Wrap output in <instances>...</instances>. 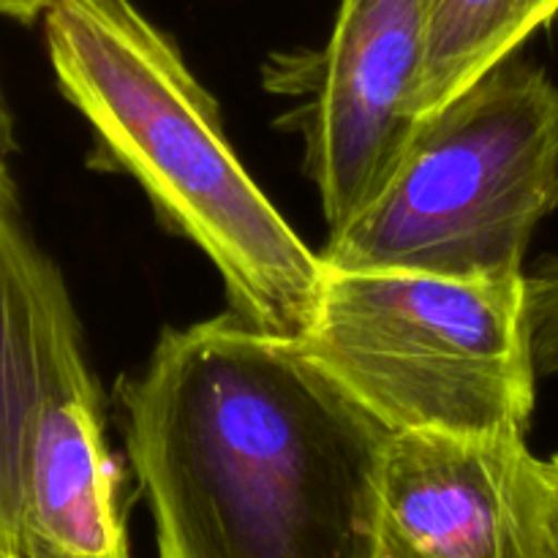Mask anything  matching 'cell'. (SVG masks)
<instances>
[{
	"label": "cell",
	"instance_id": "1",
	"mask_svg": "<svg viewBox=\"0 0 558 558\" xmlns=\"http://www.w3.org/2000/svg\"><path fill=\"white\" fill-rule=\"evenodd\" d=\"M158 558H376L390 434L294 338L232 311L114 387Z\"/></svg>",
	"mask_w": 558,
	"mask_h": 558
},
{
	"label": "cell",
	"instance_id": "2",
	"mask_svg": "<svg viewBox=\"0 0 558 558\" xmlns=\"http://www.w3.org/2000/svg\"><path fill=\"white\" fill-rule=\"evenodd\" d=\"M44 41L60 93L93 131L90 167L145 191L158 221L213 262L234 316L303 336L325 262L245 172L178 41L134 0H52Z\"/></svg>",
	"mask_w": 558,
	"mask_h": 558
},
{
	"label": "cell",
	"instance_id": "3",
	"mask_svg": "<svg viewBox=\"0 0 558 558\" xmlns=\"http://www.w3.org/2000/svg\"><path fill=\"white\" fill-rule=\"evenodd\" d=\"M300 352L390 436H526V276L325 267Z\"/></svg>",
	"mask_w": 558,
	"mask_h": 558
},
{
	"label": "cell",
	"instance_id": "4",
	"mask_svg": "<svg viewBox=\"0 0 558 558\" xmlns=\"http://www.w3.org/2000/svg\"><path fill=\"white\" fill-rule=\"evenodd\" d=\"M554 210L558 87L512 54L420 120L379 191L319 256L332 270L518 278Z\"/></svg>",
	"mask_w": 558,
	"mask_h": 558
},
{
	"label": "cell",
	"instance_id": "5",
	"mask_svg": "<svg viewBox=\"0 0 558 558\" xmlns=\"http://www.w3.org/2000/svg\"><path fill=\"white\" fill-rule=\"evenodd\" d=\"M428 52V0H338L319 52L276 58L267 85L305 96L283 118L305 142V174L330 232L352 221L407 150Z\"/></svg>",
	"mask_w": 558,
	"mask_h": 558
},
{
	"label": "cell",
	"instance_id": "6",
	"mask_svg": "<svg viewBox=\"0 0 558 558\" xmlns=\"http://www.w3.org/2000/svg\"><path fill=\"white\" fill-rule=\"evenodd\" d=\"M22 558H131L104 398L58 265L38 283V403L27 439Z\"/></svg>",
	"mask_w": 558,
	"mask_h": 558
},
{
	"label": "cell",
	"instance_id": "7",
	"mask_svg": "<svg viewBox=\"0 0 558 558\" xmlns=\"http://www.w3.org/2000/svg\"><path fill=\"white\" fill-rule=\"evenodd\" d=\"M526 436H390L376 494V558H534Z\"/></svg>",
	"mask_w": 558,
	"mask_h": 558
},
{
	"label": "cell",
	"instance_id": "8",
	"mask_svg": "<svg viewBox=\"0 0 558 558\" xmlns=\"http://www.w3.org/2000/svg\"><path fill=\"white\" fill-rule=\"evenodd\" d=\"M47 254L22 216L0 150V534L16 548L27 439L38 403V283Z\"/></svg>",
	"mask_w": 558,
	"mask_h": 558
},
{
	"label": "cell",
	"instance_id": "9",
	"mask_svg": "<svg viewBox=\"0 0 558 558\" xmlns=\"http://www.w3.org/2000/svg\"><path fill=\"white\" fill-rule=\"evenodd\" d=\"M558 16V0H428L417 120L461 96Z\"/></svg>",
	"mask_w": 558,
	"mask_h": 558
},
{
	"label": "cell",
	"instance_id": "10",
	"mask_svg": "<svg viewBox=\"0 0 558 558\" xmlns=\"http://www.w3.org/2000/svg\"><path fill=\"white\" fill-rule=\"evenodd\" d=\"M526 322L537 374H558V259L526 276Z\"/></svg>",
	"mask_w": 558,
	"mask_h": 558
},
{
	"label": "cell",
	"instance_id": "11",
	"mask_svg": "<svg viewBox=\"0 0 558 558\" xmlns=\"http://www.w3.org/2000/svg\"><path fill=\"white\" fill-rule=\"evenodd\" d=\"M532 545L534 558H558V456L534 466Z\"/></svg>",
	"mask_w": 558,
	"mask_h": 558
},
{
	"label": "cell",
	"instance_id": "12",
	"mask_svg": "<svg viewBox=\"0 0 558 558\" xmlns=\"http://www.w3.org/2000/svg\"><path fill=\"white\" fill-rule=\"evenodd\" d=\"M49 5H52V0H0V16L22 22V25H33L36 20H44Z\"/></svg>",
	"mask_w": 558,
	"mask_h": 558
},
{
	"label": "cell",
	"instance_id": "13",
	"mask_svg": "<svg viewBox=\"0 0 558 558\" xmlns=\"http://www.w3.org/2000/svg\"><path fill=\"white\" fill-rule=\"evenodd\" d=\"M16 147L14 140V118H11V109H9V98L3 93V82H0V150L5 156H11V150Z\"/></svg>",
	"mask_w": 558,
	"mask_h": 558
},
{
	"label": "cell",
	"instance_id": "14",
	"mask_svg": "<svg viewBox=\"0 0 558 558\" xmlns=\"http://www.w3.org/2000/svg\"><path fill=\"white\" fill-rule=\"evenodd\" d=\"M0 558H22L20 550H16L14 545L3 537V534H0Z\"/></svg>",
	"mask_w": 558,
	"mask_h": 558
}]
</instances>
